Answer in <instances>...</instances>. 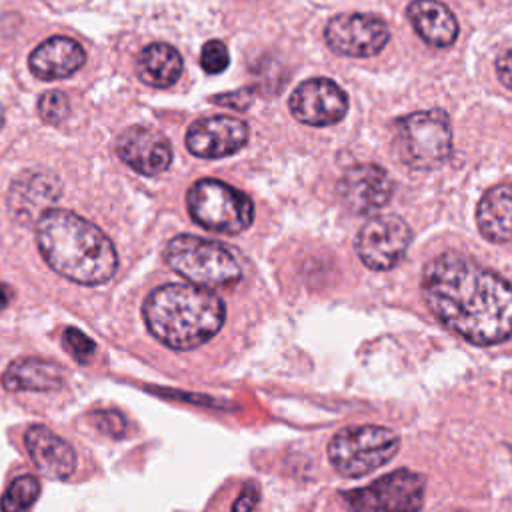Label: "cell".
<instances>
[{
	"label": "cell",
	"mask_w": 512,
	"mask_h": 512,
	"mask_svg": "<svg viewBox=\"0 0 512 512\" xmlns=\"http://www.w3.org/2000/svg\"><path fill=\"white\" fill-rule=\"evenodd\" d=\"M118 158L142 176H156L172 162V148L166 136L152 128L132 126L114 144Z\"/></svg>",
	"instance_id": "5bb4252c"
},
{
	"label": "cell",
	"mask_w": 512,
	"mask_h": 512,
	"mask_svg": "<svg viewBox=\"0 0 512 512\" xmlns=\"http://www.w3.org/2000/svg\"><path fill=\"white\" fill-rule=\"evenodd\" d=\"M394 184L378 164H356L338 180L340 202L354 214H370L382 208L392 196Z\"/></svg>",
	"instance_id": "4fadbf2b"
},
{
	"label": "cell",
	"mask_w": 512,
	"mask_h": 512,
	"mask_svg": "<svg viewBox=\"0 0 512 512\" xmlns=\"http://www.w3.org/2000/svg\"><path fill=\"white\" fill-rule=\"evenodd\" d=\"M214 102L222 104V106H232V108H246L252 102V94L248 90H238L232 94H220L214 98Z\"/></svg>",
	"instance_id": "83f0119b"
},
{
	"label": "cell",
	"mask_w": 512,
	"mask_h": 512,
	"mask_svg": "<svg viewBox=\"0 0 512 512\" xmlns=\"http://www.w3.org/2000/svg\"><path fill=\"white\" fill-rule=\"evenodd\" d=\"M40 496V482L32 474H22L12 484L6 488L2 500H0V510L4 512H20L28 510Z\"/></svg>",
	"instance_id": "7402d4cb"
},
{
	"label": "cell",
	"mask_w": 512,
	"mask_h": 512,
	"mask_svg": "<svg viewBox=\"0 0 512 512\" xmlns=\"http://www.w3.org/2000/svg\"><path fill=\"white\" fill-rule=\"evenodd\" d=\"M476 224L490 242H512V182L490 188L478 202Z\"/></svg>",
	"instance_id": "ffe728a7"
},
{
	"label": "cell",
	"mask_w": 512,
	"mask_h": 512,
	"mask_svg": "<svg viewBox=\"0 0 512 512\" xmlns=\"http://www.w3.org/2000/svg\"><path fill=\"white\" fill-rule=\"evenodd\" d=\"M292 116L308 126H332L348 110L346 92L330 78H310L296 86L288 100Z\"/></svg>",
	"instance_id": "8fae6325"
},
{
	"label": "cell",
	"mask_w": 512,
	"mask_h": 512,
	"mask_svg": "<svg viewBox=\"0 0 512 512\" xmlns=\"http://www.w3.org/2000/svg\"><path fill=\"white\" fill-rule=\"evenodd\" d=\"M416 34L434 48H446L458 38V20L438 0H414L406 10Z\"/></svg>",
	"instance_id": "ac0fdd59"
},
{
	"label": "cell",
	"mask_w": 512,
	"mask_h": 512,
	"mask_svg": "<svg viewBox=\"0 0 512 512\" xmlns=\"http://www.w3.org/2000/svg\"><path fill=\"white\" fill-rule=\"evenodd\" d=\"M36 242L46 264L76 284H104L118 268L112 240L96 224L70 210L44 212L36 222Z\"/></svg>",
	"instance_id": "7a4b0ae2"
},
{
	"label": "cell",
	"mask_w": 512,
	"mask_h": 512,
	"mask_svg": "<svg viewBox=\"0 0 512 512\" xmlns=\"http://www.w3.org/2000/svg\"><path fill=\"white\" fill-rule=\"evenodd\" d=\"M186 206L196 224L220 234H238L254 220L252 200L238 188L204 178L190 186Z\"/></svg>",
	"instance_id": "8992f818"
},
{
	"label": "cell",
	"mask_w": 512,
	"mask_h": 512,
	"mask_svg": "<svg viewBox=\"0 0 512 512\" xmlns=\"http://www.w3.org/2000/svg\"><path fill=\"white\" fill-rule=\"evenodd\" d=\"M496 76L508 90H512V50H506L496 58Z\"/></svg>",
	"instance_id": "4316f807"
},
{
	"label": "cell",
	"mask_w": 512,
	"mask_h": 512,
	"mask_svg": "<svg viewBox=\"0 0 512 512\" xmlns=\"http://www.w3.org/2000/svg\"><path fill=\"white\" fill-rule=\"evenodd\" d=\"M38 112H40V118L48 124H58L62 122L68 112H70V100L64 92L60 90H50V92H44L38 100Z\"/></svg>",
	"instance_id": "603a6c76"
},
{
	"label": "cell",
	"mask_w": 512,
	"mask_h": 512,
	"mask_svg": "<svg viewBox=\"0 0 512 512\" xmlns=\"http://www.w3.org/2000/svg\"><path fill=\"white\" fill-rule=\"evenodd\" d=\"M138 78L152 88H168L182 74V56L178 50L164 42L148 44L136 60Z\"/></svg>",
	"instance_id": "44dd1931"
},
{
	"label": "cell",
	"mask_w": 512,
	"mask_h": 512,
	"mask_svg": "<svg viewBox=\"0 0 512 512\" xmlns=\"http://www.w3.org/2000/svg\"><path fill=\"white\" fill-rule=\"evenodd\" d=\"M398 448V434L386 426H348L328 442V460L342 476L358 478L390 462Z\"/></svg>",
	"instance_id": "5b68a950"
},
{
	"label": "cell",
	"mask_w": 512,
	"mask_h": 512,
	"mask_svg": "<svg viewBox=\"0 0 512 512\" xmlns=\"http://www.w3.org/2000/svg\"><path fill=\"white\" fill-rule=\"evenodd\" d=\"M2 124H4V112H2V106H0V128H2Z\"/></svg>",
	"instance_id": "4dcf8cb0"
},
{
	"label": "cell",
	"mask_w": 512,
	"mask_h": 512,
	"mask_svg": "<svg viewBox=\"0 0 512 512\" xmlns=\"http://www.w3.org/2000/svg\"><path fill=\"white\" fill-rule=\"evenodd\" d=\"M92 422L94 426L108 434V436H114V438H120L124 432H126V420L120 412H114V410H98L92 414Z\"/></svg>",
	"instance_id": "484cf974"
},
{
	"label": "cell",
	"mask_w": 512,
	"mask_h": 512,
	"mask_svg": "<svg viewBox=\"0 0 512 512\" xmlns=\"http://www.w3.org/2000/svg\"><path fill=\"white\" fill-rule=\"evenodd\" d=\"M164 258L176 274L196 286L228 288L242 278L238 258L224 244L192 234L174 236L164 250Z\"/></svg>",
	"instance_id": "277c9868"
},
{
	"label": "cell",
	"mask_w": 512,
	"mask_h": 512,
	"mask_svg": "<svg viewBox=\"0 0 512 512\" xmlns=\"http://www.w3.org/2000/svg\"><path fill=\"white\" fill-rule=\"evenodd\" d=\"M344 498L356 510H418L424 502V478L410 470H396L364 488L346 492Z\"/></svg>",
	"instance_id": "30bf717a"
},
{
	"label": "cell",
	"mask_w": 512,
	"mask_h": 512,
	"mask_svg": "<svg viewBox=\"0 0 512 512\" xmlns=\"http://www.w3.org/2000/svg\"><path fill=\"white\" fill-rule=\"evenodd\" d=\"M248 142L244 120L218 114L196 120L186 132V148L198 158H224L242 150Z\"/></svg>",
	"instance_id": "7c38bea8"
},
{
	"label": "cell",
	"mask_w": 512,
	"mask_h": 512,
	"mask_svg": "<svg viewBox=\"0 0 512 512\" xmlns=\"http://www.w3.org/2000/svg\"><path fill=\"white\" fill-rule=\"evenodd\" d=\"M142 316L150 334L172 350H192L218 334L226 306L210 288L164 284L148 294Z\"/></svg>",
	"instance_id": "3957f363"
},
{
	"label": "cell",
	"mask_w": 512,
	"mask_h": 512,
	"mask_svg": "<svg viewBox=\"0 0 512 512\" xmlns=\"http://www.w3.org/2000/svg\"><path fill=\"white\" fill-rule=\"evenodd\" d=\"M64 382L62 368L44 358H18L8 364L2 374V386L8 392H48L60 388Z\"/></svg>",
	"instance_id": "d6986e66"
},
{
	"label": "cell",
	"mask_w": 512,
	"mask_h": 512,
	"mask_svg": "<svg viewBox=\"0 0 512 512\" xmlns=\"http://www.w3.org/2000/svg\"><path fill=\"white\" fill-rule=\"evenodd\" d=\"M86 62L84 48L66 36L40 42L28 56L30 72L40 80H62L78 72Z\"/></svg>",
	"instance_id": "2e32d148"
},
{
	"label": "cell",
	"mask_w": 512,
	"mask_h": 512,
	"mask_svg": "<svg viewBox=\"0 0 512 512\" xmlns=\"http://www.w3.org/2000/svg\"><path fill=\"white\" fill-rule=\"evenodd\" d=\"M62 344L66 346V350L70 352V356L76 362H90L96 354V344L92 338H88L84 332H80L78 328H66L62 334Z\"/></svg>",
	"instance_id": "cb8c5ba5"
},
{
	"label": "cell",
	"mask_w": 512,
	"mask_h": 512,
	"mask_svg": "<svg viewBox=\"0 0 512 512\" xmlns=\"http://www.w3.org/2000/svg\"><path fill=\"white\" fill-rule=\"evenodd\" d=\"M60 182L48 172H24L18 176L8 192L10 216L22 226L36 224L38 218L50 210L60 198Z\"/></svg>",
	"instance_id": "9a60e30c"
},
{
	"label": "cell",
	"mask_w": 512,
	"mask_h": 512,
	"mask_svg": "<svg viewBox=\"0 0 512 512\" xmlns=\"http://www.w3.org/2000/svg\"><path fill=\"white\" fill-rule=\"evenodd\" d=\"M328 48L340 56L370 58L384 50L390 40L386 22L374 14H336L324 28Z\"/></svg>",
	"instance_id": "9c48e42d"
},
{
	"label": "cell",
	"mask_w": 512,
	"mask_h": 512,
	"mask_svg": "<svg viewBox=\"0 0 512 512\" xmlns=\"http://www.w3.org/2000/svg\"><path fill=\"white\" fill-rule=\"evenodd\" d=\"M10 300H12V290L4 282H0V310H4L10 304Z\"/></svg>",
	"instance_id": "f546056e"
},
{
	"label": "cell",
	"mask_w": 512,
	"mask_h": 512,
	"mask_svg": "<svg viewBox=\"0 0 512 512\" xmlns=\"http://www.w3.org/2000/svg\"><path fill=\"white\" fill-rule=\"evenodd\" d=\"M396 152L414 170H434L452 150V128L446 112H414L396 122Z\"/></svg>",
	"instance_id": "52a82bcc"
},
{
	"label": "cell",
	"mask_w": 512,
	"mask_h": 512,
	"mask_svg": "<svg viewBox=\"0 0 512 512\" xmlns=\"http://www.w3.org/2000/svg\"><path fill=\"white\" fill-rule=\"evenodd\" d=\"M230 54L222 40H208L200 50V66L208 74H220L228 68Z\"/></svg>",
	"instance_id": "d4e9b609"
},
{
	"label": "cell",
	"mask_w": 512,
	"mask_h": 512,
	"mask_svg": "<svg viewBox=\"0 0 512 512\" xmlns=\"http://www.w3.org/2000/svg\"><path fill=\"white\" fill-rule=\"evenodd\" d=\"M26 450L34 466L48 478L64 480L76 468V454L68 442L46 426H32L24 434Z\"/></svg>",
	"instance_id": "e0dca14e"
},
{
	"label": "cell",
	"mask_w": 512,
	"mask_h": 512,
	"mask_svg": "<svg viewBox=\"0 0 512 512\" xmlns=\"http://www.w3.org/2000/svg\"><path fill=\"white\" fill-rule=\"evenodd\" d=\"M422 296L440 324L476 346L512 336V284L464 254L430 260L422 270Z\"/></svg>",
	"instance_id": "6da1fadb"
},
{
	"label": "cell",
	"mask_w": 512,
	"mask_h": 512,
	"mask_svg": "<svg viewBox=\"0 0 512 512\" xmlns=\"http://www.w3.org/2000/svg\"><path fill=\"white\" fill-rule=\"evenodd\" d=\"M412 240V230L396 214L370 218L356 234V254L370 270H390L404 258Z\"/></svg>",
	"instance_id": "ba28073f"
},
{
	"label": "cell",
	"mask_w": 512,
	"mask_h": 512,
	"mask_svg": "<svg viewBox=\"0 0 512 512\" xmlns=\"http://www.w3.org/2000/svg\"><path fill=\"white\" fill-rule=\"evenodd\" d=\"M256 502H258V496H256V488L254 486H250V494H248V486H246V490L240 494V498L234 502V510H250V508H254L256 506Z\"/></svg>",
	"instance_id": "f1b7e54d"
}]
</instances>
